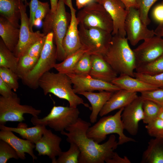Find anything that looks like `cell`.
<instances>
[{"instance_id": "74e56055", "label": "cell", "mask_w": 163, "mask_h": 163, "mask_svg": "<svg viewBox=\"0 0 163 163\" xmlns=\"http://www.w3.org/2000/svg\"><path fill=\"white\" fill-rule=\"evenodd\" d=\"M145 127L150 136L163 138V120L157 118L147 124Z\"/></svg>"}, {"instance_id": "52a82bcc", "label": "cell", "mask_w": 163, "mask_h": 163, "mask_svg": "<svg viewBox=\"0 0 163 163\" xmlns=\"http://www.w3.org/2000/svg\"><path fill=\"white\" fill-rule=\"evenodd\" d=\"M79 114L77 107L54 105L47 116L42 118L33 116L31 122L34 125L48 126L61 132L75 123Z\"/></svg>"}, {"instance_id": "ac0fdd59", "label": "cell", "mask_w": 163, "mask_h": 163, "mask_svg": "<svg viewBox=\"0 0 163 163\" xmlns=\"http://www.w3.org/2000/svg\"><path fill=\"white\" fill-rule=\"evenodd\" d=\"M65 4L70 8L71 18L66 34L62 42V46L66 57L71 55L82 48L78 34L79 23L73 8L72 0L66 1Z\"/></svg>"}, {"instance_id": "bcb514c9", "label": "cell", "mask_w": 163, "mask_h": 163, "mask_svg": "<svg viewBox=\"0 0 163 163\" xmlns=\"http://www.w3.org/2000/svg\"><path fill=\"white\" fill-rule=\"evenodd\" d=\"M107 163H130L131 161L126 156L122 158L114 152L112 158L105 161Z\"/></svg>"}, {"instance_id": "ffe728a7", "label": "cell", "mask_w": 163, "mask_h": 163, "mask_svg": "<svg viewBox=\"0 0 163 163\" xmlns=\"http://www.w3.org/2000/svg\"><path fill=\"white\" fill-rule=\"evenodd\" d=\"M138 97L136 92L121 89L113 93L102 108L99 115L103 117L113 110L124 108Z\"/></svg>"}, {"instance_id": "4fadbf2b", "label": "cell", "mask_w": 163, "mask_h": 163, "mask_svg": "<svg viewBox=\"0 0 163 163\" xmlns=\"http://www.w3.org/2000/svg\"><path fill=\"white\" fill-rule=\"evenodd\" d=\"M66 74L70 79L73 85L74 91L76 94L95 90L115 92L121 89L112 82L95 78L89 74L78 75L71 73Z\"/></svg>"}, {"instance_id": "681fc988", "label": "cell", "mask_w": 163, "mask_h": 163, "mask_svg": "<svg viewBox=\"0 0 163 163\" xmlns=\"http://www.w3.org/2000/svg\"><path fill=\"white\" fill-rule=\"evenodd\" d=\"M154 32L155 35L161 37H163V23L159 24Z\"/></svg>"}, {"instance_id": "11a10c76", "label": "cell", "mask_w": 163, "mask_h": 163, "mask_svg": "<svg viewBox=\"0 0 163 163\" xmlns=\"http://www.w3.org/2000/svg\"><path fill=\"white\" fill-rule=\"evenodd\" d=\"M163 0V1H162V3H163V0Z\"/></svg>"}, {"instance_id": "8992f818", "label": "cell", "mask_w": 163, "mask_h": 163, "mask_svg": "<svg viewBox=\"0 0 163 163\" xmlns=\"http://www.w3.org/2000/svg\"><path fill=\"white\" fill-rule=\"evenodd\" d=\"M53 33L46 36L45 43L38 61L32 71L22 80L24 84L33 89L38 87V81L45 72L54 68L56 59V49L54 43Z\"/></svg>"}, {"instance_id": "ee69618b", "label": "cell", "mask_w": 163, "mask_h": 163, "mask_svg": "<svg viewBox=\"0 0 163 163\" xmlns=\"http://www.w3.org/2000/svg\"><path fill=\"white\" fill-rule=\"evenodd\" d=\"M154 20L156 22L161 24L163 23V3L155 7L152 13Z\"/></svg>"}, {"instance_id": "f35d334b", "label": "cell", "mask_w": 163, "mask_h": 163, "mask_svg": "<svg viewBox=\"0 0 163 163\" xmlns=\"http://www.w3.org/2000/svg\"><path fill=\"white\" fill-rule=\"evenodd\" d=\"M134 77L152 85L163 88V72L148 75L135 72Z\"/></svg>"}, {"instance_id": "44dd1931", "label": "cell", "mask_w": 163, "mask_h": 163, "mask_svg": "<svg viewBox=\"0 0 163 163\" xmlns=\"http://www.w3.org/2000/svg\"><path fill=\"white\" fill-rule=\"evenodd\" d=\"M91 68L89 75L92 77L111 82L117 76V73L101 55H91Z\"/></svg>"}, {"instance_id": "836d02e7", "label": "cell", "mask_w": 163, "mask_h": 163, "mask_svg": "<svg viewBox=\"0 0 163 163\" xmlns=\"http://www.w3.org/2000/svg\"><path fill=\"white\" fill-rule=\"evenodd\" d=\"M0 78L14 91L18 89L19 84L17 74L10 69L0 67Z\"/></svg>"}, {"instance_id": "603a6c76", "label": "cell", "mask_w": 163, "mask_h": 163, "mask_svg": "<svg viewBox=\"0 0 163 163\" xmlns=\"http://www.w3.org/2000/svg\"><path fill=\"white\" fill-rule=\"evenodd\" d=\"M114 93L106 91H100L98 93L85 91L78 94L85 97L91 105L92 112L90 116L91 123H94L96 122L100 112Z\"/></svg>"}, {"instance_id": "30bf717a", "label": "cell", "mask_w": 163, "mask_h": 163, "mask_svg": "<svg viewBox=\"0 0 163 163\" xmlns=\"http://www.w3.org/2000/svg\"><path fill=\"white\" fill-rule=\"evenodd\" d=\"M79 38L82 47L87 52L92 54L102 55L106 51L110 42L111 33L101 28L85 27L79 25Z\"/></svg>"}, {"instance_id": "f6af8a7d", "label": "cell", "mask_w": 163, "mask_h": 163, "mask_svg": "<svg viewBox=\"0 0 163 163\" xmlns=\"http://www.w3.org/2000/svg\"><path fill=\"white\" fill-rule=\"evenodd\" d=\"M11 88L0 78V94L4 97L12 96L15 93Z\"/></svg>"}, {"instance_id": "c3c4849f", "label": "cell", "mask_w": 163, "mask_h": 163, "mask_svg": "<svg viewBox=\"0 0 163 163\" xmlns=\"http://www.w3.org/2000/svg\"><path fill=\"white\" fill-rule=\"evenodd\" d=\"M124 5L126 9L128 10L131 8L137 9V5L136 0H119Z\"/></svg>"}, {"instance_id": "9f6ffc18", "label": "cell", "mask_w": 163, "mask_h": 163, "mask_svg": "<svg viewBox=\"0 0 163 163\" xmlns=\"http://www.w3.org/2000/svg\"></svg>"}, {"instance_id": "7dc6e473", "label": "cell", "mask_w": 163, "mask_h": 163, "mask_svg": "<svg viewBox=\"0 0 163 163\" xmlns=\"http://www.w3.org/2000/svg\"><path fill=\"white\" fill-rule=\"evenodd\" d=\"M77 8L81 9L90 4L95 2V0H75Z\"/></svg>"}, {"instance_id": "f5cc1de1", "label": "cell", "mask_w": 163, "mask_h": 163, "mask_svg": "<svg viewBox=\"0 0 163 163\" xmlns=\"http://www.w3.org/2000/svg\"><path fill=\"white\" fill-rule=\"evenodd\" d=\"M24 3L27 5H29V3L27 2V0H22Z\"/></svg>"}, {"instance_id": "d6a6232c", "label": "cell", "mask_w": 163, "mask_h": 163, "mask_svg": "<svg viewBox=\"0 0 163 163\" xmlns=\"http://www.w3.org/2000/svg\"><path fill=\"white\" fill-rule=\"evenodd\" d=\"M70 144L69 149L62 152L56 159V163H79L78 158L80 153L79 149L75 143Z\"/></svg>"}, {"instance_id": "f546056e", "label": "cell", "mask_w": 163, "mask_h": 163, "mask_svg": "<svg viewBox=\"0 0 163 163\" xmlns=\"http://www.w3.org/2000/svg\"><path fill=\"white\" fill-rule=\"evenodd\" d=\"M19 58L16 73L22 80L33 69L39 59L25 54Z\"/></svg>"}, {"instance_id": "2e32d148", "label": "cell", "mask_w": 163, "mask_h": 163, "mask_svg": "<svg viewBox=\"0 0 163 163\" xmlns=\"http://www.w3.org/2000/svg\"><path fill=\"white\" fill-rule=\"evenodd\" d=\"M100 3L110 14L113 24L112 35L126 37L125 23L128 13L124 5L119 0H101Z\"/></svg>"}, {"instance_id": "7402d4cb", "label": "cell", "mask_w": 163, "mask_h": 163, "mask_svg": "<svg viewBox=\"0 0 163 163\" xmlns=\"http://www.w3.org/2000/svg\"><path fill=\"white\" fill-rule=\"evenodd\" d=\"M120 89L136 92H142L161 88L127 75H120L111 82Z\"/></svg>"}, {"instance_id": "8d00e7d4", "label": "cell", "mask_w": 163, "mask_h": 163, "mask_svg": "<svg viewBox=\"0 0 163 163\" xmlns=\"http://www.w3.org/2000/svg\"><path fill=\"white\" fill-rule=\"evenodd\" d=\"M18 159L19 158L15 150L8 143L0 140V163H6L10 158Z\"/></svg>"}, {"instance_id": "db71d44e", "label": "cell", "mask_w": 163, "mask_h": 163, "mask_svg": "<svg viewBox=\"0 0 163 163\" xmlns=\"http://www.w3.org/2000/svg\"><path fill=\"white\" fill-rule=\"evenodd\" d=\"M101 0H95V2H98Z\"/></svg>"}, {"instance_id": "d4e9b609", "label": "cell", "mask_w": 163, "mask_h": 163, "mask_svg": "<svg viewBox=\"0 0 163 163\" xmlns=\"http://www.w3.org/2000/svg\"><path fill=\"white\" fill-rule=\"evenodd\" d=\"M142 163H163V138H155L148 142L141 161Z\"/></svg>"}, {"instance_id": "f1b7e54d", "label": "cell", "mask_w": 163, "mask_h": 163, "mask_svg": "<svg viewBox=\"0 0 163 163\" xmlns=\"http://www.w3.org/2000/svg\"><path fill=\"white\" fill-rule=\"evenodd\" d=\"M19 59V58L16 57L14 53L6 46L1 39L0 67L9 69L16 73Z\"/></svg>"}, {"instance_id": "1f68e13d", "label": "cell", "mask_w": 163, "mask_h": 163, "mask_svg": "<svg viewBox=\"0 0 163 163\" xmlns=\"http://www.w3.org/2000/svg\"><path fill=\"white\" fill-rule=\"evenodd\" d=\"M142 107V120L144 123L147 124L157 118L161 106L152 101L144 99Z\"/></svg>"}, {"instance_id": "cb8c5ba5", "label": "cell", "mask_w": 163, "mask_h": 163, "mask_svg": "<svg viewBox=\"0 0 163 163\" xmlns=\"http://www.w3.org/2000/svg\"><path fill=\"white\" fill-rule=\"evenodd\" d=\"M20 28L16 27L7 19L0 15V36L6 46L14 52L18 43Z\"/></svg>"}, {"instance_id": "ab89813d", "label": "cell", "mask_w": 163, "mask_h": 163, "mask_svg": "<svg viewBox=\"0 0 163 163\" xmlns=\"http://www.w3.org/2000/svg\"><path fill=\"white\" fill-rule=\"evenodd\" d=\"M141 94V96L144 99L151 100L163 107V88L144 91Z\"/></svg>"}, {"instance_id": "9c48e42d", "label": "cell", "mask_w": 163, "mask_h": 163, "mask_svg": "<svg viewBox=\"0 0 163 163\" xmlns=\"http://www.w3.org/2000/svg\"><path fill=\"white\" fill-rule=\"evenodd\" d=\"M76 17L79 25L85 27H97L112 33L113 24L111 18L98 2H93L80 9Z\"/></svg>"}, {"instance_id": "8fae6325", "label": "cell", "mask_w": 163, "mask_h": 163, "mask_svg": "<svg viewBox=\"0 0 163 163\" xmlns=\"http://www.w3.org/2000/svg\"><path fill=\"white\" fill-rule=\"evenodd\" d=\"M126 38L131 44L135 46L141 40L155 35L154 30L148 28L141 21L137 9L131 8L128 10L125 23Z\"/></svg>"}, {"instance_id": "9a60e30c", "label": "cell", "mask_w": 163, "mask_h": 163, "mask_svg": "<svg viewBox=\"0 0 163 163\" xmlns=\"http://www.w3.org/2000/svg\"><path fill=\"white\" fill-rule=\"evenodd\" d=\"M143 100L141 96H138L124 107L121 114L124 129L132 136L136 135L138 133L139 122L144 118Z\"/></svg>"}, {"instance_id": "6da1fadb", "label": "cell", "mask_w": 163, "mask_h": 163, "mask_svg": "<svg viewBox=\"0 0 163 163\" xmlns=\"http://www.w3.org/2000/svg\"><path fill=\"white\" fill-rule=\"evenodd\" d=\"M90 123L78 118L75 123L68 127L66 130L60 132L67 136L66 141L73 143L79 147L80 153L79 163H104L111 158L119 145L114 135H110L108 140L100 144L88 138L86 135Z\"/></svg>"}, {"instance_id": "d6986e66", "label": "cell", "mask_w": 163, "mask_h": 163, "mask_svg": "<svg viewBox=\"0 0 163 163\" xmlns=\"http://www.w3.org/2000/svg\"><path fill=\"white\" fill-rule=\"evenodd\" d=\"M0 140L5 141L9 144L16 151L19 158L22 160L26 159L25 153L29 155L33 161L37 158L34 154L33 149L35 144L30 141L19 138L13 132L8 130H1Z\"/></svg>"}, {"instance_id": "ba28073f", "label": "cell", "mask_w": 163, "mask_h": 163, "mask_svg": "<svg viewBox=\"0 0 163 163\" xmlns=\"http://www.w3.org/2000/svg\"><path fill=\"white\" fill-rule=\"evenodd\" d=\"M41 111L31 106L21 104L15 93L8 97H0V125H5L8 122H21L25 120L24 114L38 117Z\"/></svg>"}, {"instance_id": "4dcf8cb0", "label": "cell", "mask_w": 163, "mask_h": 163, "mask_svg": "<svg viewBox=\"0 0 163 163\" xmlns=\"http://www.w3.org/2000/svg\"><path fill=\"white\" fill-rule=\"evenodd\" d=\"M135 72L148 75L163 72V54L151 62L137 66Z\"/></svg>"}, {"instance_id": "83f0119b", "label": "cell", "mask_w": 163, "mask_h": 163, "mask_svg": "<svg viewBox=\"0 0 163 163\" xmlns=\"http://www.w3.org/2000/svg\"><path fill=\"white\" fill-rule=\"evenodd\" d=\"M88 51L84 48L77 51L67 56L59 63H56L54 67L58 72L64 74L71 73L77 62L85 53Z\"/></svg>"}, {"instance_id": "e575fe53", "label": "cell", "mask_w": 163, "mask_h": 163, "mask_svg": "<svg viewBox=\"0 0 163 163\" xmlns=\"http://www.w3.org/2000/svg\"><path fill=\"white\" fill-rule=\"evenodd\" d=\"M91 55L84 53L78 60L71 73L78 75L89 74L91 68Z\"/></svg>"}, {"instance_id": "7c38bea8", "label": "cell", "mask_w": 163, "mask_h": 163, "mask_svg": "<svg viewBox=\"0 0 163 163\" xmlns=\"http://www.w3.org/2000/svg\"><path fill=\"white\" fill-rule=\"evenodd\" d=\"M27 6L21 0L20 4L21 24L19 41L13 53L18 58L22 56L27 49L36 41L45 36L40 31L31 32L29 26V18L26 13Z\"/></svg>"}, {"instance_id": "484cf974", "label": "cell", "mask_w": 163, "mask_h": 163, "mask_svg": "<svg viewBox=\"0 0 163 163\" xmlns=\"http://www.w3.org/2000/svg\"><path fill=\"white\" fill-rule=\"evenodd\" d=\"M21 0H0V15L20 28V4Z\"/></svg>"}, {"instance_id": "f907efd6", "label": "cell", "mask_w": 163, "mask_h": 163, "mask_svg": "<svg viewBox=\"0 0 163 163\" xmlns=\"http://www.w3.org/2000/svg\"><path fill=\"white\" fill-rule=\"evenodd\" d=\"M51 5V11L55 13L57 9L59 0H50Z\"/></svg>"}, {"instance_id": "4316f807", "label": "cell", "mask_w": 163, "mask_h": 163, "mask_svg": "<svg viewBox=\"0 0 163 163\" xmlns=\"http://www.w3.org/2000/svg\"><path fill=\"white\" fill-rule=\"evenodd\" d=\"M34 126L30 127H27L25 126L24 127H21L20 126L17 127H12L7 126L5 125H0V129L16 133L23 139L35 144L42 136L46 126L40 125Z\"/></svg>"}, {"instance_id": "816d5d0a", "label": "cell", "mask_w": 163, "mask_h": 163, "mask_svg": "<svg viewBox=\"0 0 163 163\" xmlns=\"http://www.w3.org/2000/svg\"><path fill=\"white\" fill-rule=\"evenodd\" d=\"M157 118L163 120V107H161Z\"/></svg>"}, {"instance_id": "b9f144b4", "label": "cell", "mask_w": 163, "mask_h": 163, "mask_svg": "<svg viewBox=\"0 0 163 163\" xmlns=\"http://www.w3.org/2000/svg\"><path fill=\"white\" fill-rule=\"evenodd\" d=\"M46 36L33 43L27 49L24 54H27L32 57L39 59L45 43Z\"/></svg>"}, {"instance_id": "5bb4252c", "label": "cell", "mask_w": 163, "mask_h": 163, "mask_svg": "<svg viewBox=\"0 0 163 163\" xmlns=\"http://www.w3.org/2000/svg\"><path fill=\"white\" fill-rule=\"evenodd\" d=\"M133 50L136 60L137 67L148 63L163 54V39L155 35L144 40Z\"/></svg>"}, {"instance_id": "7bdbcfd3", "label": "cell", "mask_w": 163, "mask_h": 163, "mask_svg": "<svg viewBox=\"0 0 163 163\" xmlns=\"http://www.w3.org/2000/svg\"><path fill=\"white\" fill-rule=\"evenodd\" d=\"M38 0H31L29 3L30 7L29 26L31 32L34 26V16L35 12L39 4Z\"/></svg>"}, {"instance_id": "7a4b0ae2", "label": "cell", "mask_w": 163, "mask_h": 163, "mask_svg": "<svg viewBox=\"0 0 163 163\" xmlns=\"http://www.w3.org/2000/svg\"><path fill=\"white\" fill-rule=\"evenodd\" d=\"M101 56L117 74L134 77L136 60L126 37L112 35L106 51Z\"/></svg>"}, {"instance_id": "3957f363", "label": "cell", "mask_w": 163, "mask_h": 163, "mask_svg": "<svg viewBox=\"0 0 163 163\" xmlns=\"http://www.w3.org/2000/svg\"><path fill=\"white\" fill-rule=\"evenodd\" d=\"M72 84L66 74L50 71L44 73L38 81V86L42 89L45 95L51 93L60 99L67 101L70 107H77L78 105L82 104L91 110V107L75 93Z\"/></svg>"}, {"instance_id": "277c9868", "label": "cell", "mask_w": 163, "mask_h": 163, "mask_svg": "<svg viewBox=\"0 0 163 163\" xmlns=\"http://www.w3.org/2000/svg\"><path fill=\"white\" fill-rule=\"evenodd\" d=\"M64 0H59L56 12L51 10L44 19L43 33L46 35L51 32L53 33L54 42L56 49V59L62 61L66 57L63 48L62 42L69 25L71 15L66 11Z\"/></svg>"}, {"instance_id": "60d3db41", "label": "cell", "mask_w": 163, "mask_h": 163, "mask_svg": "<svg viewBox=\"0 0 163 163\" xmlns=\"http://www.w3.org/2000/svg\"><path fill=\"white\" fill-rule=\"evenodd\" d=\"M50 10L48 2H42L39 1L38 7L35 14L34 26H39L42 20Z\"/></svg>"}, {"instance_id": "d590c367", "label": "cell", "mask_w": 163, "mask_h": 163, "mask_svg": "<svg viewBox=\"0 0 163 163\" xmlns=\"http://www.w3.org/2000/svg\"><path fill=\"white\" fill-rule=\"evenodd\" d=\"M159 0H136L140 19L142 23L147 26L150 23L149 17V11L152 5Z\"/></svg>"}, {"instance_id": "e0dca14e", "label": "cell", "mask_w": 163, "mask_h": 163, "mask_svg": "<svg viewBox=\"0 0 163 163\" xmlns=\"http://www.w3.org/2000/svg\"><path fill=\"white\" fill-rule=\"evenodd\" d=\"M61 138L53 133L51 130L45 129L42 137L35 143L38 155H47L52 163H56V157L62 152L60 144Z\"/></svg>"}, {"instance_id": "5b68a950", "label": "cell", "mask_w": 163, "mask_h": 163, "mask_svg": "<svg viewBox=\"0 0 163 163\" xmlns=\"http://www.w3.org/2000/svg\"><path fill=\"white\" fill-rule=\"evenodd\" d=\"M124 108L120 109L113 115L104 116L88 128L87 136L98 143L104 141L108 135L116 133L119 136L118 145H122L135 140L126 136L121 120V115Z\"/></svg>"}]
</instances>
